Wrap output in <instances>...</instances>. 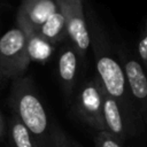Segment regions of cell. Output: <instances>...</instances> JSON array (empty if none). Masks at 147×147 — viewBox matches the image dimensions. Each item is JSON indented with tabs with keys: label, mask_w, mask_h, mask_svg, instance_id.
I'll use <instances>...</instances> for the list:
<instances>
[{
	"label": "cell",
	"mask_w": 147,
	"mask_h": 147,
	"mask_svg": "<svg viewBox=\"0 0 147 147\" xmlns=\"http://www.w3.org/2000/svg\"><path fill=\"white\" fill-rule=\"evenodd\" d=\"M90 36L96 77L100 79L105 91L118 101L125 115H127L131 106V96L122 63L113 54L110 42L95 20L91 21Z\"/></svg>",
	"instance_id": "1"
},
{
	"label": "cell",
	"mask_w": 147,
	"mask_h": 147,
	"mask_svg": "<svg viewBox=\"0 0 147 147\" xmlns=\"http://www.w3.org/2000/svg\"><path fill=\"white\" fill-rule=\"evenodd\" d=\"M8 101L13 115L32 132L40 147H47L51 124L33 82L25 76L14 79Z\"/></svg>",
	"instance_id": "2"
},
{
	"label": "cell",
	"mask_w": 147,
	"mask_h": 147,
	"mask_svg": "<svg viewBox=\"0 0 147 147\" xmlns=\"http://www.w3.org/2000/svg\"><path fill=\"white\" fill-rule=\"evenodd\" d=\"M30 62L26 38L20 26L8 30L0 37V74L3 78L14 80L24 76Z\"/></svg>",
	"instance_id": "3"
},
{
	"label": "cell",
	"mask_w": 147,
	"mask_h": 147,
	"mask_svg": "<svg viewBox=\"0 0 147 147\" xmlns=\"http://www.w3.org/2000/svg\"><path fill=\"white\" fill-rule=\"evenodd\" d=\"M103 94L105 88L100 79L94 76L80 86L75 101L76 115L96 132L105 131L102 117Z\"/></svg>",
	"instance_id": "4"
},
{
	"label": "cell",
	"mask_w": 147,
	"mask_h": 147,
	"mask_svg": "<svg viewBox=\"0 0 147 147\" xmlns=\"http://www.w3.org/2000/svg\"><path fill=\"white\" fill-rule=\"evenodd\" d=\"M56 2L65 20L68 38L77 51L80 60H84L91 46V36L83 9V1L56 0Z\"/></svg>",
	"instance_id": "5"
},
{
	"label": "cell",
	"mask_w": 147,
	"mask_h": 147,
	"mask_svg": "<svg viewBox=\"0 0 147 147\" xmlns=\"http://www.w3.org/2000/svg\"><path fill=\"white\" fill-rule=\"evenodd\" d=\"M130 96L134 99L140 111L147 114V72L140 61L124 51L118 52Z\"/></svg>",
	"instance_id": "6"
},
{
	"label": "cell",
	"mask_w": 147,
	"mask_h": 147,
	"mask_svg": "<svg viewBox=\"0 0 147 147\" xmlns=\"http://www.w3.org/2000/svg\"><path fill=\"white\" fill-rule=\"evenodd\" d=\"M79 60L80 57L71 42L64 45L59 53L57 78L61 88L68 99H70V96L72 95V92L77 84Z\"/></svg>",
	"instance_id": "7"
},
{
	"label": "cell",
	"mask_w": 147,
	"mask_h": 147,
	"mask_svg": "<svg viewBox=\"0 0 147 147\" xmlns=\"http://www.w3.org/2000/svg\"><path fill=\"white\" fill-rule=\"evenodd\" d=\"M102 117L105 123V131L123 142L127 136V126L125 121V113L118 101L109 95L106 91L103 94Z\"/></svg>",
	"instance_id": "8"
},
{
	"label": "cell",
	"mask_w": 147,
	"mask_h": 147,
	"mask_svg": "<svg viewBox=\"0 0 147 147\" xmlns=\"http://www.w3.org/2000/svg\"><path fill=\"white\" fill-rule=\"evenodd\" d=\"M56 0H24L18 13L32 28L38 30L49 16L57 11Z\"/></svg>",
	"instance_id": "9"
},
{
	"label": "cell",
	"mask_w": 147,
	"mask_h": 147,
	"mask_svg": "<svg viewBox=\"0 0 147 147\" xmlns=\"http://www.w3.org/2000/svg\"><path fill=\"white\" fill-rule=\"evenodd\" d=\"M16 22L17 26H20L25 34L28 52L31 61H46L53 52V45L45 40L39 34L38 30L32 28L20 14H17Z\"/></svg>",
	"instance_id": "10"
},
{
	"label": "cell",
	"mask_w": 147,
	"mask_h": 147,
	"mask_svg": "<svg viewBox=\"0 0 147 147\" xmlns=\"http://www.w3.org/2000/svg\"><path fill=\"white\" fill-rule=\"evenodd\" d=\"M7 138L11 147H40L32 132L16 117L11 115L7 125Z\"/></svg>",
	"instance_id": "11"
},
{
	"label": "cell",
	"mask_w": 147,
	"mask_h": 147,
	"mask_svg": "<svg viewBox=\"0 0 147 147\" xmlns=\"http://www.w3.org/2000/svg\"><path fill=\"white\" fill-rule=\"evenodd\" d=\"M38 32L45 40H47L52 45L63 41L68 37V32L65 20L61 10L59 9L52 16H49L47 21L38 29Z\"/></svg>",
	"instance_id": "12"
},
{
	"label": "cell",
	"mask_w": 147,
	"mask_h": 147,
	"mask_svg": "<svg viewBox=\"0 0 147 147\" xmlns=\"http://www.w3.org/2000/svg\"><path fill=\"white\" fill-rule=\"evenodd\" d=\"M47 147H77V146L59 125H51Z\"/></svg>",
	"instance_id": "13"
},
{
	"label": "cell",
	"mask_w": 147,
	"mask_h": 147,
	"mask_svg": "<svg viewBox=\"0 0 147 147\" xmlns=\"http://www.w3.org/2000/svg\"><path fill=\"white\" fill-rule=\"evenodd\" d=\"M137 51H138V56H139L140 63L142 64V67L145 68V70L147 72V18L145 21L144 29H142L141 34L138 40Z\"/></svg>",
	"instance_id": "14"
},
{
	"label": "cell",
	"mask_w": 147,
	"mask_h": 147,
	"mask_svg": "<svg viewBox=\"0 0 147 147\" xmlns=\"http://www.w3.org/2000/svg\"><path fill=\"white\" fill-rule=\"evenodd\" d=\"M94 144L95 147H123L121 141H118L115 137L106 131L96 132Z\"/></svg>",
	"instance_id": "15"
},
{
	"label": "cell",
	"mask_w": 147,
	"mask_h": 147,
	"mask_svg": "<svg viewBox=\"0 0 147 147\" xmlns=\"http://www.w3.org/2000/svg\"><path fill=\"white\" fill-rule=\"evenodd\" d=\"M5 138H7V125L2 114L0 113V142L3 141Z\"/></svg>",
	"instance_id": "16"
},
{
	"label": "cell",
	"mask_w": 147,
	"mask_h": 147,
	"mask_svg": "<svg viewBox=\"0 0 147 147\" xmlns=\"http://www.w3.org/2000/svg\"><path fill=\"white\" fill-rule=\"evenodd\" d=\"M3 79H5V78H3V76L0 74V86H1V84H2V82H3Z\"/></svg>",
	"instance_id": "17"
}]
</instances>
